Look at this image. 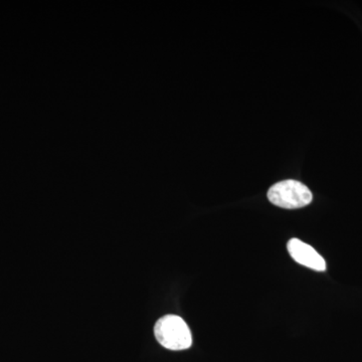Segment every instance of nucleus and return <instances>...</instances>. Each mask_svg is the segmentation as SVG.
Here are the masks:
<instances>
[{"mask_svg":"<svg viewBox=\"0 0 362 362\" xmlns=\"http://www.w3.org/2000/svg\"><path fill=\"white\" fill-rule=\"evenodd\" d=\"M157 341L169 350H185L192 344V335L185 321L180 316L166 315L154 327Z\"/></svg>","mask_w":362,"mask_h":362,"instance_id":"f257e3e1","label":"nucleus"},{"mask_svg":"<svg viewBox=\"0 0 362 362\" xmlns=\"http://www.w3.org/2000/svg\"><path fill=\"white\" fill-rule=\"evenodd\" d=\"M287 249L292 259L300 265L317 272L326 270L325 259L314 247L309 246L306 243L298 239H291L288 242Z\"/></svg>","mask_w":362,"mask_h":362,"instance_id":"7ed1b4c3","label":"nucleus"},{"mask_svg":"<svg viewBox=\"0 0 362 362\" xmlns=\"http://www.w3.org/2000/svg\"><path fill=\"white\" fill-rule=\"evenodd\" d=\"M269 201L286 209H301L311 204L312 192L300 181L288 180L276 183L269 189Z\"/></svg>","mask_w":362,"mask_h":362,"instance_id":"f03ea898","label":"nucleus"}]
</instances>
